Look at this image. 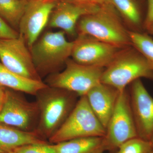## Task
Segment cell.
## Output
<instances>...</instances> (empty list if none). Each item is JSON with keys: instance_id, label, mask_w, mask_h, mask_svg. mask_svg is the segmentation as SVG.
<instances>
[{"instance_id": "cell-1", "label": "cell", "mask_w": 153, "mask_h": 153, "mask_svg": "<svg viewBox=\"0 0 153 153\" xmlns=\"http://www.w3.org/2000/svg\"><path fill=\"white\" fill-rule=\"evenodd\" d=\"M36 96L39 112L36 131L49 139L68 117L79 96L65 89L48 85L39 91Z\"/></svg>"}, {"instance_id": "cell-24", "label": "cell", "mask_w": 153, "mask_h": 153, "mask_svg": "<svg viewBox=\"0 0 153 153\" xmlns=\"http://www.w3.org/2000/svg\"><path fill=\"white\" fill-rule=\"evenodd\" d=\"M147 10L145 17L144 29L146 30L153 23V0H147Z\"/></svg>"}, {"instance_id": "cell-5", "label": "cell", "mask_w": 153, "mask_h": 153, "mask_svg": "<svg viewBox=\"0 0 153 153\" xmlns=\"http://www.w3.org/2000/svg\"><path fill=\"white\" fill-rule=\"evenodd\" d=\"M105 128L93 112L85 96L80 97L74 108L55 134L49 140L56 144L90 137H104Z\"/></svg>"}, {"instance_id": "cell-2", "label": "cell", "mask_w": 153, "mask_h": 153, "mask_svg": "<svg viewBox=\"0 0 153 153\" xmlns=\"http://www.w3.org/2000/svg\"><path fill=\"white\" fill-rule=\"evenodd\" d=\"M118 13L109 2L104 3L97 12L81 17L76 29L79 35L91 36L120 49L131 47L128 30L124 27Z\"/></svg>"}, {"instance_id": "cell-17", "label": "cell", "mask_w": 153, "mask_h": 153, "mask_svg": "<svg viewBox=\"0 0 153 153\" xmlns=\"http://www.w3.org/2000/svg\"><path fill=\"white\" fill-rule=\"evenodd\" d=\"M102 138L103 137L79 138L53 145L57 153H92L99 150H103Z\"/></svg>"}, {"instance_id": "cell-20", "label": "cell", "mask_w": 153, "mask_h": 153, "mask_svg": "<svg viewBox=\"0 0 153 153\" xmlns=\"http://www.w3.org/2000/svg\"><path fill=\"white\" fill-rule=\"evenodd\" d=\"M131 45L145 57L153 71V39L143 32L128 31Z\"/></svg>"}, {"instance_id": "cell-18", "label": "cell", "mask_w": 153, "mask_h": 153, "mask_svg": "<svg viewBox=\"0 0 153 153\" xmlns=\"http://www.w3.org/2000/svg\"><path fill=\"white\" fill-rule=\"evenodd\" d=\"M118 13L128 22L131 26L137 30V32H142L144 29V20L141 11L136 0H108Z\"/></svg>"}, {"instance_id": "cell-22", "label": "cell", "mask_w": 153, "mask_h": 153, "mask_svg": "<svg viewBox=\"0 0 153 153\" xmlns=\"http://www.w3.org/2000/svg\"><path fill=\"white\" fill-rule=\"evenodd\" d=\"M13 151L16 153H57L54 145L47 143L25 145Z\"/></svg>"}, {"instance_id": "cell-34", "label": "cell", "mask_w": 153, "mask_h": 153, "mask_svg": "<svg viewBox=\"0 0 153 153\" xmlns=\"http://www.w3.org/2000/svg\"><path fill=\"white\" fill-rule=\"evenodd\" d=\"M152 144H153V140H152Z\"/></svg>"}, {"instance_id": "cell-13", "label": "cell", "mask_w": 153, "mask_h": 153, "mask_svg": "<svg viewBox=\"0 0 153 153\" xmlns=\"http://www.w3.org/2000/svg\"><path fill=\"white\" fill-rule=\"evenodd\" d=\"M101 5L61 0L57 2L48 25L50 27L60 29L68 36H75L76 25L80 18L97 12Z\"/></svg>"}, {"instance_id": "cell-26", "label": "cell", "mask_w": 153, "mask_h": 153, "mask_svg": "<svg viewBox=\"0 0 153 153\" xmlns=\"http://www.w3.org/2000/svg\"><path fill=\"white\" fill-rule=\"evenodd\" d=\"M5 88L0 85V100L4 99L5 94Z\"/></svg>"}, {"instance_id": "cell-31", "label": "cell", "mask_w": 153, "mask_h": 153, "mask_svg": "<svg viewBox=\"0 0 153 153\" xmlns=\"http://www.w3.org/2000/svg\"><path fill=\"white\" fill-rule=\"evenodd\" d=\"M5 153L4 152H3V151L1 150H0V153Z\"/></svg>"}, {"instance_id": "cell-27", "label": "cell", "mask_w": 153, "mask_h": 153, "mask_svg": "<svg viewBox=\"0 0 153 153\" xmlns=\"http://www.w3.org/2000/svg\"><path fill=\"white\" fill-rule=\"evenodd\" d=\"M146 30L147 31L148 33L151 35H153V23L146 29Z\"/></svg>"}, {"instance_id": "cell-11", "label": "cell", "mask_w": 153, "mask_h": 153, "mask_svg": "<svg viewBox=\"0 0 153 153\" xmlns=\"http://www.w3.org/2000/svg\"><path fill=\"white\" fill-rule=\"evenodd\" d=\"M130 102L138 137L152 142L153 139V98L141 79L130 84Z\"/></svg>"}, {"instance_id": "cell-29", "label": "cell", "mask_w": 153, "mask_h": 153, "mask_svg": "<svg viewBox=\"0 0 153 153\" xmlns=\"http://www.w3.org/2000/svg\"><path fill=\"white\" fill-rule=\"evenodd\" d=\"M104 152V151H103V150L100 149L99 150L96 151V152H94L92 153H103Z\"/></svg>"}, {"instance_id": "cell-19", "label": "cell", "mask_w": 153, "mask_h": 153, "mask_svg": "<svg viewBox=\"0 0 153 153\" xmlns=\"http://www.w3.org/2000/svg\"><path fill=\"white\" fill-rule=\"evenodd\" d=\"M28 1L0 0V16L13 27L19 29Z\"/></svg>"}, {"instance_id": "cell-35", "label": "cell", "mask_w": 153, "mask_h": 153, "mask_svg": "<svg viewBox=\"0 0 153 153\" xmlns=\"http://www.w3.org/2000/svg\"><path fill=\"white\" fill-rule=\"evenodd\" d=\"M54 1H56V0H54Z\"/></svg>"}, {"instance_id": "cell-30", "label": "cell", "mask_w": 153, "mask_h": 153, "mask_svg": "<svg viewBox=\"0 0 153 153\" xmlns=\"http://www.w3.org/2000/svg\"><path fill=\"white\" fill-rule=\"evenodd\" d=\"M4 153H16L14 151H11V152H5Z\"/></svg>"}, {"instance_id": "cell-33", "label": "cell", "mask_w": 153, "mask_h": 153, "mask_svg": "<svg viewBox=\"0 0 153 153\" xmlns=\"http://www.w3.org/2000/svg\"><path fill=\"white\" fill-rule=\"evenodd\" d=\"M18 1H28V0H18Z\"/></svg>"}, {"instance_id": "cell-23", "label": "cell", "mask_w": 153, "mask_h": 153, "mask_svg": "<svg viewBox=\"0 0 153 153\" xmlns=\"http://www.w3.org/2000/svg\"><path fill=\"white\" fill-rule=\"evenodd\" d=\"M19 36V33L9 26L0 16V39L15 38Z\"/></svg>"}, {"instance_id": "cell-25", "label": "cell", "mask_w": 153, "mask_h": 153, "mask_svg": "<svg viewBox=\"0 0 153 153\" xmlns=\"http://www.w3.org/2000/svg\"><path fill=\"white\" fill-rule=\"evenodd\" d=\"M76 2L94 4H102L104 3L108 2V0H71Z\"/></svg>"}, {"instance_id": "cell-21", "label": "cell", "mask_w": 153, "mask_h": 153, "mask_svg": "<svg viewBox=\"0 0 153 153\" xmlns=\"http://www.w3.org/2000/svg\"><path fill=\"white\" fill-rule=\"evenodd\" d=\"M153 149L152 142L137 137L123 143L112 153H148Z\"/></svg>"}, {"instance_id": "cell-6", "label": "cell", "mask_w": 153, "mask_h": 153, "mask_svg": "<svg viewBox=\"0 0 153 153\" xmlns=\"http://www.w3.org/2000/svg\"><path fill=\"white\" fill-rule=\"evenodd\" d=\"M63 71L50 74L46 84L73 92L78 96H85L101 82L105 68L82 65L68 59Z\"/></svg>"}, {"instance_id": "cell-32", "label": "cell", "mask_w": 153, "mask_h": 153, "mask_svg": "<svg viewBox=\"0 0 153 153\" xmlns=\"http://www.w3.org/2000/svg\"><path fill=\"white\" fill-rule=\"evenodd\" d=\"M148 153H153V149L152 150L150 151V152H149Z\"/></svg>"}, {"instance_id": "cell-8", "label": "cell", "mask_w": 153, "mask_h": 153, "mask_svg": "<svg viewBox=\"0 0 153 153\" xmlns=\"http://www.w3.org/2000/svg\"><path fill=\"white\" fill-rule=\"evenodd\" d=\"M39 117L36 102H30L20 94L6 89L0 122L24 131H35Z\"/></svg>"}, {"instance_id": "cell-7", "label": "cell", "mask_w": 153, "mask_h": 153, "mask_svg": "<svg viewBox=\"0 0 153 153\" xmlns=\"http://www.w3.org/2000/svg\"><path fill=\"white\" fill-rule=\"evenodd\" d=\"M138 137L128 92L120 91L117 102L102 138L104 152L115 150L128 140Z\"/></svg>"}, {"instance_id": "cell-9", "label": "cell", "mask_w": 153, "mask_h": 153, "mask_svg": "<svg viewBox=\"0 0 153 153\" xmlns=\"http://www.w3.org/2000/svg\"><path fill=\"white\" fill-rule=\"evenodd\" d=\"M0 61L11 71L28 79L42 81L31 52L21 34L18 38L0 39Z\"/></svg>"}, {"instance_id": "cell-4", "label": "cell", "mask_w": 153, "mask_h": 153, "mask_svg": "<svg viewBox=\"0 0 153 153\" xmlns=\"http://www.w3.org/2000/svg\"><path fill=\"white\" fill-rule=\"evenodd\" d=\"M65 35L62 30L46 32L30 48L33 63L41 77L57 73L71 56L74 41H68Z\"/></svg>"}, {"instance_id": "cell-3", "label": "cell", "mask_w": 153, "mask_h": 153, "mask_svg": "<svg viewBox=\"0 0 153 153\" xmlns=\"http://www.w3.org/2000/svg\"><path fill=\"white\" fill-rule=\"evenodd\" d=\"M122 49L105 68L101 83L121 91L136 79L153 80V71L145 57L132 46Z\"/></svg>"}, {"instance_id": "cell-16", "label": "cell", "mask_w": 153, "mask_h": 153, "mask_svg": "<svg viewBox=\"0 0 153 153\" xmlns=\"http://www.w3.org/2000/svg\"><path fill=\"white\" fill-rule=\"evenodd\" d=\"M0 85L34 96L48 86L43 81L28 79L14 73L5 67L1 61Z\"/></svg>"}, {"instance_id": "cell-14", "label": "cell", "mask_w": 153, "mask_h": 153, "mask_svg": "<svg viewBox=\"0 0 153 153\" xmlns=\"http://www.w3.org/2000/svg\"><path fill=\"white\" fill-rule=\"evenodd\" d=\"M119 93L112 86L100 82L85 95L91 108L105 128L114 110Z\"/></svg>"}, {"instance_id": "cell-10", "label": "cell", "mask_w": 153, "mask_h": 153, "mask_svg": "<svg viewBox=\"0 0 153 153\" xmlns=\"http://www.w3.org/2000/svg\"><path fill=\"white\" fill-rule=\"evenodd\" d=\"M121 49L91 36L79 35L74 41L71 56L79 64L105 68Z\"/></svg>"}, {"instance_id": "cell-28", "label": "cell", "mask_w": 153, "mask_h": 153, "mask_svg": "<svg viewBox=\"0 0 153 153\" xmlns=\"http://www.w3.org/2000/svg\"><path fill=\"white\" fill-rule=\"evenodd\" d=\"M4 100V99H3ZM3 100H0V111L2 108L3 104Z\"/></svg>"}, {"instance_id": "cell-12", "label": "cell", "mask_w": 153, "mask_h": 153, "mask_svg": "<svg viewBox=\"0 0 153 153\" xmlns=\"http://www.w3.org/2000/svg\"><path fill=\"white\" fill-rule=\"evenodd\" d=\"M56 3L54 0H28L19 30L30 49L48 24Z\"/></svg>"}, {"instance_id": "cell-15", "label": "cell", "mask_w": 153, "mask_h": 153, "mask_svg": "<svg viewBox=\"0 0 153 153\" xmlns=\"http://www.w3.org/2000/svg\"><path fill=\"white\" fill-rule=\"evenodd\" d=\"M37 131H26L0 122V150L4 152L32 144L46 143Z\"/></svg>"}]
</instances>
